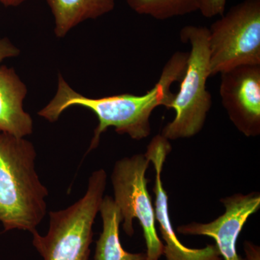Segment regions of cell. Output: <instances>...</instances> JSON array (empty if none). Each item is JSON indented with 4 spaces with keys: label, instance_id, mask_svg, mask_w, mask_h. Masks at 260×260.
Wrapping results in <instances>:
<instances>
[{
    "label": "cell",
    "instance_id": "1",
    "mask_svg": "<svg viewBox=\"0 0 260 260\" xmlns=\"http://www.w3.org/2000/svg\"><path fill=\"white\" fill-rule=\"evenodd\" d=\"M187 58L188 52L174 53L164 66L158 82L141 95L124 93L98 99L86 97L75 91L59 74L55 95L38 114L49 122H55L70 107H82L93 112L99 124L94 130L88 153L99 146L101 137L109 127L133 140L145 139L151 133L150 119L153 111L161 106L170 108L175 96L171 88L182 79Z\"/></svg>",
    "mask_w": 260,
    "mask_h": 260
},
{
    "label": "cell",
    "instance_id": "2",
    "mask_svg": "<svg viewBox=\"0 0 260 260\" xmlns=\"http://www.w3.org/2000/svg\"><path fill=\"white\" fill-rule=\"evenodd\" d=\"M36 159L32 143L0 132V223L4 232L32 234L47 214L49 191L38 175Z\"/></svg>",
    "mask_w": 260,
    "mask_h": 260
},
{
    "label": "cell",
    "instance_id": "3",
    "mask_svg": "<svg viewBox=\"0 0 260 260\" xmlns=\"http://www.w3.org/2000/svg\"><path fill=\"white\" fill-rule=\"evenodd\" d=\"M107 182L104 169L92 173L83 197L65 209L49 213L47 234H31L32 245L44 260H89L93 223Z\"/></svg>",
    "mask_w": 260,
    "mask_h": 260
},
{
    "label": "cell",
    "instance_id": "4",
    "mask_svg": "<svg viewBox=\"0 0 260 260\" xmlns=\"http://www.w3.org/2000/svg\"><path fill=\"white\" fill-rule=\"evenodd\" d=\"M180 38L181 42L190 44L191 49L179 92L169 108L175 112V116L160 134L169 141L200 133L212 107L211 94L206 85L210 77L208 28L186 25L181 29Z\"/></svg>",
    "mask_w": 260,
    "mask_h": 260
},
{
    "label": "cell",
    "instance_id": "5",
    "mask_svg": "<svg viewBox=\"0 0 260 260\" xmlns=\"http://www.w3.org/2000/svg\"><path fill=\"white\" fill-rule=\"evenodd\" d=\"M210 77L242 65L260 64V0L233 6L208 28Z\"/></svg>",
    "mask_w": 260,
    "mask_h": 260
},
{
    "label": "cell",
    "instance_id": "6",
    "mask_svg": "<svg viewBox=\"0 0 260 260\" xmlns=\"http://www.w3.org/2000/svg\"><path fill=\"white\" fill-rule=\"evenodd\" d=\"M150 162L145 153L121 158L114 164L111 180L124 232L132 237L133 220L138 219L144 234L147 260H159L164 254V243L157 234L155 209L147 185Z\"/></svg>",
    "mask_w": 260,
    "mask_h": 260
},
{
    "label": "cell",
    "instance_id": "7",
    "mask_svg": "<svg viewBox=\"0 0 260 260\" xmlns=\"http://www.w3.org/2000/svg\"><path fill=\"white\" fill-rule=\"evenodd\" d=\"M220 95L229 119L246 137L260 134V64L220 73Z\"/></svg>",
    "mask_w": 260,
    "mask_h": 260
},
{
    "label": "cell",
    "instance_id": "8",
    "mask_svg": "<svg viewBox=\"0 0 260 260\" xmlns=\"http://www.w3.org/2000/svg\"><path fill=\"white\" fill-rule=\"evenodd\" d=\"M172 151L170 141L161 135L154 137L145 155L155 169V221H158L164 244V254L167 260H223L218 248L210 244L201 249L186 247L179 240L169 212V198L162 181V172L169 154Z\"/></svg>",
    "mask_w": 260,
    "mask_h": 260
},
{
    "label": "cell",
    "instance_id": "9",
    "mask_svg": "<svg viewBox=\"0 0 260 260\" xmlns=\"http://www.w3.org/2000/svg\"><path fill=\"white\" fill-rule=\"evenodd\" d=\"M225 213L209 223L181 225L177 232L183 235L205 236L215 240L224 260H246L237 252V239L248 219L260 208L259 192L235 194L220 200Z\"/></svg>",
    "mask_w": 260,
    "mask_h": 260
},
{
    "label": "cell",
    "instance_id": "10",
    "mask_svg": "<svg viewBox=\"0 0 260 260\" xmlns=\"http://www.w3.org/2000/svg\"><path fill=\"white\" fill-rule=\"evenodd\" d=\"M26 85L13 68L0 66V132L25 138L31 135L34 122L23 109Z\"/></svg>",
    "mask_w": 260,
    "mask_h": 260
},
{
    "label": "cell",
    "instance_id": "11",
    "mask_svg": "<svg viewBox=\"0 0 260 260\" xmlns=\"http://www.w3.org/2000/svg\"><path fill=\"white\" fill-rule=\"evenodd\" d=\"M99 213L103 229L96 242L93 260H147L145 252H129L121 245L119 237L121 213L112 197H104Z\"/></svg>",
    "mask_w": 260,
    "mask_h": 260
},
{
    "label": "cell",
    "instance_id": "12",
    "mask_svg": "<svg viewBox=\"0 0 260 260\" xmlns=\"http://www.w3.org/2000/svg\"><path fill=\"white\" fill-rule=\"evenodd\" d=\"M54 19V34L64 37L75 26L87 20L110 13L115 0H47Z\"/></svg>",
    "mask_w": 260,
    "mask_h": 260
},
{
    "label": "cell",
    "instance_id": "13",
    "mask_svg": "<svg viewBox=\"0 0 260 260\" xmlns=\"http://www.w3.org/2000/svg\"><path fill=\"white\" fill-rule=\"evenodd\" d=\"M202 0H126L138 14L159 20L184 16L199 11Z\"/></svg>",
    "mask_w": 260,
    "mask_h": 260
},
{
    "label": "cell",
    "instance_id": "14",
    "mask_svg": "<svg viewBox=\"0 0 260 260\" xmlns=\"http://www.w3.org/2000/svg\"><path fill=\"white\" fill-rule=\"evenodd\" d=\"M227 0H202L199 11L207 18L224 14Z\"/></svg>",
    "mask_w": 260,
    "mask_h": 260
},
{
    "label": "cell",
    "instance_id": "15",
    "mask_svg": "<svg viewBox=\"0 0 260 260\" xmlns=\"http://www.w3.org/2000/svg\"><path fill=\"white\" fill-rule=\"evenodd\" d=\"M20 54V49L9 39L0 38V63L5 59L16 57Z\"/></svg>",
    "mask_w": 260,
    "mask_h": 260
},
{
    "label": "cell",
    "instance_id": "16",
    "mask_svg": "<svg viewBox=\"0 0 260 260\" xmlns=\"http://www.w3.org/2000/svg\"><path fill=\"white\" fill-rule=\"evenodd\" d=\"M244 251L246 254V260H260V249L259 246L253 243L244 242Z\"/></svg>",
    "mask_w": 260,
    "mask_h": 260
},
{
    "label": "cell",
    "instance_id": "17",
    "mask_svg": "<svg viewBox=\"0 0 260 260\" xmlns=\"http://www.w3.org/2000/svg\"><path fill=\"white\" fill-rule=\"evenodd\" d=\"M25 1L26 0H0V5L5 7H17Z\"/></svg>",
    "mask_w": 260,
    "mask_h": 260
}]
</instances>
